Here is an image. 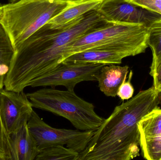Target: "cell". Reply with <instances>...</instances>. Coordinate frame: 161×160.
<instances>
[{"instance_id": "obj_16", "label": "cell", "mask_w": 161, "mask_h": 160, "mask_svg": "<svg viewBox=\"0 0 161 160\" xmlns=\"http://www.w3.org/2000/svg\"><path fill=\"white\" fill-rule=\"evenodd\" d=\"M80 153L64 146L54 145L40 151L36 160H79Z\"/></svg>"}, {"instance_id": "obj_3", "label": "cell", "mask_w": 161, "mask_h": 160, "mask_svg": "<svg viewBox=\"0 0 161 160\" xmlns=\"http://www.w3.org/2000/svg\"><path fill=\"white\" fill-rule=\"evenodd\" d=\"M148 27L144 24L107 23L69 45L62 62L70 55L89 50L121 53L127 57L145 52L148 48Z\"/></svg>"}, {"instance_id": "obj_17", "label": "cell", "mask_w": 161, "mask_h": 160, "mask_svg": "<svg viewBox=\"0 0 161 160\" xmlns=\"http://www.w3.org/2000/svg\"><path fill=\"white\" fill-rule=\"evenodd\" d=\"M147 43L153 54L150 67V70H152L161 60V18L148 26Z\"/></svg>"}, {"instance_id": "obj_22", "label": "cell", "mask_w": 161, "mask_h": 160, "mask_svg": "<svg viewBox=\"0 0 161 160\" xmlns=\"http://www.w3.org/2000/svg\"><path fill=\"white\" fill-rule=\"evenodd\" d=\"M68 3H75V2H80L82 1H89V0H62Z\"/></svg>"}, {"instance_id": "obj_13", "label": "cell", "mask_w": 161, "mask_h": 160, "mask_svg": "<svg viewBox=\"0 0 161 160\" xmlns=\"http://www.w3.org/2000/svg\"><path fill=\"white\" fill-rule=\"evenodd\" d=\"M127 57L121 53L105 50H89L75 54L66 58L61 64L78 63L119 65Z\"/></svg>"}, {"instance_id": "obj_11", "label": "cell", "mask_w": 161, "mask_h": 160, "mask_svg": "<svg viewBox=\"0 0 161 160\" xmlns=\"http://www.w3.org/2000/svg\"><path fill=\"white\" fill-rule=\"evenodd\" d=\"M11 160H34L40 152L36 142L25 123L9 135Z\"/></svg>"}, {"instance_id": "obj_8", "label": "cell", "mask_w": 161, "mask_h": 160, "mask_svg": "<svg viewBox=\"0 0 161 160\" xmlns=\"http://www.w3.org/2000/svg\"><path fill=\"white\" fill-rule=\"evenodd\" d=\"M33 108L24 91L0 90V115L8 135L27 123L34 111Z\"/></svg>"}, {"instance_id": "obj_24", "label": "cell", "mask_w": 161, "mask_h": 160, "mask_svg": "<svg viewBox=\"0 0 161 160\" xmlns=\"http://www.w3.org/2000/svg\"><path fill=\"white\" fill-rule=\"evenodd\" d=\"M2 8H3V7H2ZM2 8H0V18H1V16H2Z\"/></svg>"}, {"instance_id": "obj_28", "label": "cell", "mask_w": 161, "mask_h": 160, "mask_svg": "<svg viewBox=\"0 0 161 160\" xmlns=\"http://www.w3.org/2000/svg\"></svg>"}, {"instance_id": "obj_1", "label": "cell", "mask_w": 161, "mask_h": 160, "mask_svg": "<svg viewBox=\"0 0 161 160\" xmlns=\"http://www.w3.org/2000/svg\"><path fill=\"white\" fill-rule=\"evenodd\" d=\"M105 23L97 10L88 12L64 29H53L46 23L15 49L5 79V89L24 91L35 79L61 65L69 45Z\"/></svg>"}, {"instance_id": "obj_21", "label": "cell", "mask_w": 161, "mask_h": 160, "mask_svg": "<svg viewBox=\"0 0 161 160\" xmlns=\"http://www.w3.org/2000/svg\"><path fill=\"white\" fill-rule=\"evenodd\" d=\"M150 75L153 77L154 88L159 94L161 93V60L152 70Z\"/></svg>"}, {"instance_id": "obj_9", "label": "cell", "mask_w": 161, "mask_h": 160, "mask_svg": "<svg viewBox=\"0 0 161 160\" xmlns=\"http://www.w3.org/2000/svg\"><path fill=\"white\" fill-rule=\"evenodd\" d=\"M97 11L107 23L144 24L148 27L161 16L124 0H104Z\"/></svg>"}, {"instance_id": "obj_14", "label": "cell", "mask_w": 161, "mask_h": 160, "mask_svg": "<svg viewBox=\"0 0 161 160\" xmlns=\"http://www.w3.org/2000/svg\"><path fill=\"white\" fill-rule=\"evenodd\" d=\"M15 51L8 34L0 23V90L4 86L5 79L9 71Z\"/></svg>"}, {"instance_id": "obj_19", "label": "cell", "mask_w": 161, "mask_h": 160, "mask_svg": "<svg viewBox=\"0 0 161 160\" xmlns=\"http://www.w3.org/2000/svg\"><path fill=\"white\" fill-rule=\"evenodd\" d=\"M133 76V71L130 70L129 74L128 79L124 81L118 88L117 96L122 100H128L133 97L134 89L131 83Z\"/></svg>"}, {"instance_id": "obj_23", "label": "cell", "mask_w": 161, "mask_h": 160, "mask_svg": "<svg viewBox=\"0 0 161 160\" xmlns=\"http://www.w3.org/2000/svg\"><path fill=\"white\" fill-rule=\"evenodd\" d=\"M8 3H13V2H16V1H19V0H8Z\"/></svg>"}, {"instance_id": "obj_18", "label": "cell", "mask_w": 161, "mask_h": 160, "mask_svg": "<svg viewBox=\"0 0 161 160\" xmlns=\"http://www.w3.org/2000/svg\"><path fill=\"white\" fill-rule=\"evenodd\" d=\"M0 160H11L10 136L4 126L0 115Z\"/></svg>"}, {"instance_id": "obj_2", "label": "cell", "mask_w": 161, "mask_h": 160, "mask_svg": "<svg viewBox=\"0 0 161 160\" xmlns=\"http://www.w3.org/2000/svg\"><path fill=\"white\" fill-rule=\"evenodd\" d=\"M159 93L154 86L116 106L95 131L79 160H130L140 156L139 123L158 108Z\"/></svg>"}, {"instance_id": "obj_20", "label": "cell", "mask_w": 161, "mask_h": 160, "mask_svg": "<svg viewBox=\"0 0 161 160\" xmlns=\"http://www.w3.org/2000/svg\"><path fill=\"white\" fill-rule=\"evenodd\" d=\"M130 3L158 13L161 16V0H132Z\"/></svg>"}, {"instance_id": "obj_25", "label": "cell", "mask_w": 161, "mask_h": 160, "mask_svg": "<svg viewBox=\"0 0 161 160\" xmlns=\"http://www.w3.org/2000/svg\"><path fill=\"white\" fill-rule=\"evenodd\" d=\"M160 103L161 104V93L159 95Z\"/></svg>"}, {"instance_id": "obj_26", "label": "cell", "mask_w": 161, "mask_h": 160, "mask_svg": "<svg viewBox=\"0 0 161 160\" xmlns=\"http://www.w3.org/2000/svg\"><path fill=\"white\" fill-rule=\"evenodd\" d=\"M124 1H125V2H128V3H130L132 0H124Z\"/></svg>"}, {"instance_id": "obj_27", "label": "cell", "mask_w": 161, "mask_h": 160, "mask_svg": "<svg viewBox=\"0 0 161 160\" xmlns=\"http://www.w3.org/2000/svg\"><path fill=\"white\" fill-rule=\"evenodd\" d=\"M3 5H2L1 3H0V8H2V7H3Z\"/></svg>"}, {"instance_id": "obj_7", "label": "cell", "mask_w": 161, "mask_h": 160, "mask_svg": "<svg viewBox=\"0 0 161 160\" xmlns=\"http://www.w3.org/2000/svg\"><path fill=\"white\" fill-rule=\"evenodd\" d=\"M105 65L90 63L61 64L53 70L35 79L29 86H63L68 90H74L76 85L81 82L97 81L96 76Z\"/></svg>"}, {"instance_id": "obj_4", "label": "cell", "mask_w": 161, "mask_h": 160, "mask_svg": "<svg viewBox=\"0 0 161 160\" xmlns=\"http://www.w3.org/2000/svg\"><path fill=\"white\" fill-rule=\"evenodd\" d=\"M68 4L62 0H19L8 3L3 6L0 23L15 49Z\"/></svg>"}, {"instance_id": "obj_5", "label": "cell", "mask_w": 161, "mask_h": 160, "mask_svg": "<svg viewBox=\"0 0 161 160\" xmlns=\"http://www.w3.org/2000/svg\"><path fill=\"white\" fill-rule=\"evenodd\" d=\"M33 108L62 116L80 131H96L104 121L92 103L78 96L74 90L44 88L26 94Z\"/></svg>"}, {"instance_id": "obj_10", "label": "cell", "mask_w": 161, "mask_h": 160, "mask_svg": "<svg viewBox=\"0 0 161 160\" xmlns=\"http://www.w3.org/2000/svg\"><path fill=\"white\" fill-rule=\"evenodd\" d=\"M103 1L89 0L68 3L65 8L52 18L47 23L53 29H64L88 12L97 10Z\"/></svg>"}, {"instance_id": "obj_12", "label": "cell", "mask_w": 161, "mask_h": 160, "mask_svg": "<svg viewBox=\"0 0 161 160\" xmlns=\"http://www.w3.org/2000/svg\"><path fill=\"white\" fill-rule=\"evenodd\" d=\"M129 71L127 65H105L96 76L99 90L107 96L115 97L119 86L126 80Z\"/></svg>"}, {"instance_id": "obj_15", "label": "cell", "mask_w": 161, "mask_h": 160, "mask_svg": "<svg viewBox=\"0 0 161 160\" xmlns=\"http://www.w3.org/2000/svg\"><path fill=\"white\" fill-rule=\"evenodd\" d=\"M141 140L161 136V109L158 108L143 117L139 123Z\"/></svg>"}, {"instance_id": "obj_6", "label": "cell", "mask_w": 161, "mask_h": 160, "mask_svg": "<svg viewBox=\"0 0 161 160\" xmlns=\"http://www.w3.org/2000/svg\"><path fill=\"white\" fill-rule=\"evenodd\" d=\"M27 126L40 151L52 146H66L80 153L85 150L95 131L58 129L46 124L33 111Z\"/></svg>"}]
</instances>
